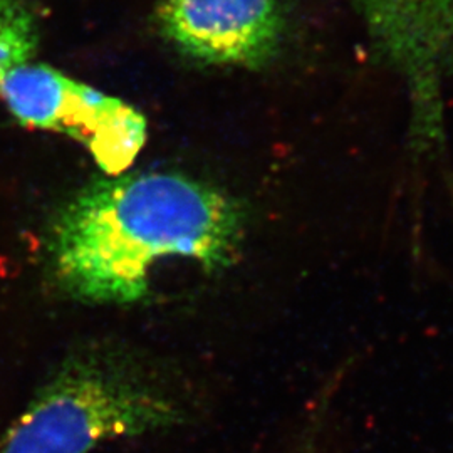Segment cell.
I'll return each instance as SVG.
<instances>
[{
	"instance_id": "cell-1",
	"label": "cell",
	"mask_w": 453,
	"mask_h": 453,
	"mask_svg": "<svg viewBox=\"0 0 453 453\" xmlns=\"http://www.w3.org/2000/svg\"><path fill=\"white\" fill-rule=\"evenodd\" d=\"M242 203L209 183L168 172L91 180L58 209L46 235L49 269L73 299L128 306L151 289L163 260H194L207 271L239 256Z\"/></svg>"
},
{
	"instance_id": "cell-2",
	"label": "cell",
	"mask_w": 453,
	"mask_h": 453,
	"mask_svg": "<svg viewBox=\"0 0 453 453\" xmlns=\"http://www.w3.org/2000/svg\"><path fill=\"white\" fill-rule=\"evenodd\" d=\"M177 398L125 355L76 353L2 434L0 453H89L180 425Z\"/></svg>"
},
{
	"instance_id": "cell-3",
	"label": "cell",
	"mask_w": 453,
	"mask_h": 453,
	"mask_svg": "<svg viewBox=\"0 0 453 453\" xmlns=\"http://www.w3.org/2000/svg\"><path fill=\"white\" fill-rule=\"evenodd\" d=\"M376 56L405 82L408 142L417 158L445 143V89L453 76V0H351Z\"/></svg>"
},
{
	"instance_id": "cell-4",
	"label": "cell",
	"mask_w": 453,
	"mask_h": 453,
	"mask_svg": "<svg viewBox=\"0 0 453 453\" xmlns=\"http://www.w3.org/2000/svg\"><path fill=\"white\" fill-rule=\"evenodd\" d=\"M0 97L20 125L84 146L104 175L128 172L148 138L146 118L136 108L50 65L17 67Z\"/></svg>"
},
{
	"instance_id": "cell-5",
	"label": "cell",
	"mask_w": 453,
	"mask_h": 453,
	"mask_svg": "<svg viewBox=\"0 0 453 453\" xmlns=\"http://www.w3.org/2000/svg\"><path fill=\"white\" fill-rule=\"evenodd\" d=\"M157 24L196 63L259 69L280 50L286 9L284 0H160Z\"/></svg>"
},
{
	"instance_id": "cell-6",
	"label": "cell",
	"mask_w": 453,
	"mask_h": 453,
	"mask_svg": "<svg viewBox=\"0 0 453 453\" xmlns=\"http://www.w3.org/2000/svg\"><path fill=\"white\" fill-rule=\"evenodd\" d=\"M41 41V24L26 0H0V91L17 67L33 61Z\"/></svg>"
},
{
	"instance_id": "cell-7",
	"label": "cell",
	"mask_w": 453,
	"mask_h": 453,
	"mask_svg": "<svg viewBox=\"0 0 453 453\" xmlns=\"http://www.w3.org/2000/svg\"><path fill=\"white\" fill-rule=\"evenodd\" d=\"M299 453H311V450H309V449H304V450H301Z\"/></svg>"
}]
</instances>
